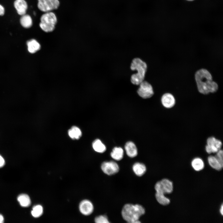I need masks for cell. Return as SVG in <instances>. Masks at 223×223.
Segmentation results:
<instances>
[{"label": "cell", "instance_id": "20", "mask_svg": "<svg viewBox=\"0 0 223 223\" xmlns=\"http://www.w3.org/2000/svg\"><path fill=\"white\" fill-rule=\"evenodd\" d=\"M124 151L120 147H115L111 153V157L116 160H120L123 156Z\"/></svg>", "mask_w": 223, "mask_h": 223}, {"label": "cell", "instance_id": "5", "mask_svg": "<svg viewBox=\"0 0 223 223\" xmlns=\"http://www.w3.org/2000/svg\"><path fill=\"white\" fill-rule=\"evenodd\" d=\"M222 143L219 139L213 136L208 137L205 146L206 152L209 154L216 153L221 149Z\"/></svg>", "mask_w": 223, "mask_h": 223}, {"label": "cell", "instance_id": "7", "mask_svg": "<svg viewBox=\"0 0 223 223\" xmlns=\"http://www.w3.org/2000/svg\"><path fill=\"white\" fill-rule=\"evenodd\" d=\"M139 87L137 90L138 94L143 98H147L151 97L154 94V91L151 85L146 81H143L139 85Z\"/></svg>", "mask_w": 223, "mask_h": 223}, {"label": "cell", "instance_id": "21", "mask_svg": "<svg viewBox=\"0 0 223 223\" xmlns=\"http://www.w3.org/2000/svg\"><path fill=\"white\" fill-rule=\"evenodd\" d=\"M92 145L94 150L97 152L102 153L106 150L105 146L99 139H95L93 142Z\"/></svg>", "mask_w": 223, "mask_h": 223}, {"label": "cell", "instance_id": "11", "mask_svg": "<svg viewBox=\"0 0 223 223\" xmlns=\"http://www.w3.org/2000/svg\"><path fill=\"white\" fill-rule=\"evenodd\" d=\"M79 208L82 214L85 215H89L93 211L94 207L92 203L90 201L84 200L80 203Z\"/></svg>", "mask_w": 223, "mask_h": 223}, {"label": "cell", "instance_id": "25", "mask_svg": "<svg viewBox=\"0 0 223 223\" xmlns=\"http://www.w3.org/2000/svg\"><path fill=\"white\" fill-rule=\"evenodd\" d=\"M94 220L96 223H110L107 216L104 215H101L97 216L95 218Z\"/></svg>", "mask_w": 223, "mask_h": 223}, {"label": "cell", "instance_id": "27", "mask_svg": "<svg viewBox=\"0 0 223 223\" xmlns=\"http://www.w3.org/2000/svg\"><path fill=\"white\" fill-rule=\"evenodd\" d=\"M5 12V9L3 6L0 4V16H3Z\"/></svg>", "mask_w": 223, "mask_h": 223}, {"label": "cell", "instance_id": "19", "mask_svg": "<svg viewBox=\"0 0 223 223\" xmlns=\"http://www.w3.org/2000/svg\"><path fill=\"white\" fill-rule=\"evenodd\" d=\"M191 165L193 169L197 171L202 170L204 166L203 160L199 157L194 158L191 161Z\"/></svg>", "mask_w": 223, "mask_h": 223}, {"label": "cell", "instance_id": "28", "mask_svg": "<svg viewBox=\"0 0 223 223\" xmlns=\"http://www.w3.org/2000/svg\"><path fill=\"white\" fill-rule=\"evenodd\" d=\"M5 161L3 157L0 155V168L2 167L5 164Z\"/></svg>", "mask_w": 223, "mask_h": 223}, {"label": "cell", "instance_id": "8", "mask_svg": "<svg viewBox=\"0 0 223 223\" xmlns=\"http://www.w3.org/2000/svg\"><path fill=\"white\" fill-rule=\"evenodd\" d=\"M101 168L105 173L109 175L117 173L119 169L118 164L113 161L103 162L101 164Z\"/></svg>", "mask_w": 223, "mask_h": 223}, {"label": "cell", "instance_id": "4", "mask_svg": "<svg viewBox=\"0 0 223 223\" xmlns=\"http://www.w3.org/2000/svg\"><path fill=\"white\" fill-rule=\"evenodd\" d=\"M57 23V17L54 13L51 11L45 12L40 18L39 26L44 31L50 32L54 30Z\"/></svg>", "mask_w": 223, "mask_h": 223}, {"label": "cell", "instance_id": "30", "mask_svg": "<svg viewBox=\"0 0 223 223\" xmlns=\"http://www.w3.org/2000/svg\"><path fill=\"white\" fill-rule=\"evenodd\" d=\"M4 219L3 216L0 214V223H3L4 222Z\"/></svg>", "mask_w": 223, "mask_h": 223}, {"label": "cell", "instance_id": "13", "mask_svg": "<svg viewBox=\"0 0 223 223\" xmlns=\"http://www.w3.org/2000/svg\"><path fill=\"white\" fill-rule=\"evenodd\" d=\"M125 148L126 153L129 157L133 158L137 155V148L133 142L131 141L128 142L125 144Z\"/></svg>", "mask_w": 223, "mask_h": 223}, {"label": "cell", "instance_id": "24", "mask_svg": "<svg viewBox=\"0 0 223 223\" xmlns=\"http://www.w3.org/2000/svg\"><path fill=\"white\" fill-rule=\"evenodd\" d=\"M43 209L42 206L40 205L34 206L31 211L32 215L35 217H38L42 214Z\"/></svg>", "mask_w": 223, "mask_h": 223}, {"label": "cell", "instance_id": "22", "mask_svg": "<svg viewBox=\"0 0 223 223\" xmlns=\"http://www.w3.org/2000/svg\"><path fill=\"white\" fill-rule=\"evenodd\" d=\"M17 200L20 205L23 207H28L31 204L29 196L26 194H21L18 196Z\"/></svg>", "mask_w": 223, "mask_h": 223}, {"label": "cell", "instance_id": "29", "mask_svg": "<svg viewBox=\"0 0 223 223\" xmlns=\"http://www.w3.org/2000/svg\"><path fill=\"white\" fill-rule=\"evenodd\" d=\"M220 212L222 216L223 215V204H221L220 209Z\"/></svg>", "mask_w": 223, "mask_h": 223}, {"label": "cell", "instance_id": "2", "mask_svg": "<svg viewBox=\"0 0 223 223\" xmlns=\"http://www.w3.org/2000/svg\"><path fill=\"white\" fill-rule=\"evenodd\" d=\"M145 213L144 208L138 204H126L123 207L121 212L123 219L129 223H140L139 219Z\"/></svg>", "mask_w": 223, "mask_h": 223}, {"label": "cell", "instance_id": "12", "mask_svg": "<svg viewBox=\"0 0 223 223\" xmlns=\"http://www.w3.org/2000/svg\"><path fill=\"white\" fill-rule=\"evenodd\" d=\"M14 6L19 15L21 16L26 14L28 5L25 0H15Z\"/></svg>", "mask_w": 223, "mask_h": 223}, {"label": "cell", "instance_id": "14", "mask_svg": "<svg viewBox=\"0 0 223 223\" xmlns=\"http://www.w3.org/2000/svg\"><path fill=\"white\" fill-rule=\"evenodd\" d=\"M28 50L29 53L34 54L40 50L41 45L40 43L35 39H31L27 42Z\"/></svg>", "mask_w": 223, "mask_h": 223}, {"label": "cell", "instance_id": "10", "mask_svg": "<svg viewBox=\"0 0 223 223\" xmlns=\"http://www.w3.org/2000/svg\"><path fill=\"white\" fill-rule=\"evenodd\" d=\"M156 183L164 195L170 194L173 190V183L168 179H163Z\"/></svg>", "mask_w": 223, "mask_h": 223}, {"label": "cell", "instance_id": "18", "mask_svg": "<svg viewBox=\"0 0 223 223\" xmlns=\"http://www.w3.org/2000/svg\"><path fill=\"white\" fill-rule=\"evenodd\" d=\"M208 160L209 165L213 169L220 171L222 168L223 166L220 164L215 156H209Z\"/></svg>", "mask_w": 223, "mask_h": 223}, {"label": "cell", "instance_id": "17", "mask_svg": "<svg viewBox=\"0 0 223 223\" xmlns=\"http://www.w3.org/2000/svg\"><path fill=\"white\" fill-rule=\"evenodd\" d=\"M69 137L73 139H78L82 135L81 129L76 126H73L68 131Z\"/></svg>", "mask_w": 223, "mask_h": 223}, {"label": "cell", "instance_id": "26", "mask_svg": "<svg viewBox=\"0 0 223 223\" xmlns=\"http://www.w3.org/2000/svg\"><path fill=\"white\" fill-rule=\"evenodd\" d=\"M215 156L220 164L223 166V151L220 149L216 153Z\"/></svg>", "mask_w": 223, "mask_h": 223}, {"label": "cell", "instance_id": "1", "mask_svg": "<svg viewBox=\"0 0 223 223\" xmlns=\"http://www.w3.org/2000/svg\"><path fill=\"white\" fill-rule=\"evenodd\" d=\"M195 78L198 90L200 93L208 94L217 90V84L212 81V75L207 70L201 69L197 71Z\"/></svg>", "mask_w": 223, "mask_h": 223}, {"label": "cell", "instance_id": "16", "mask_svg": "<svg viewBox=\"0 0 223 223\" xmlns=\"http://www.w3.org/2000/svg\"><path fill=\"white\" fill-rule=\"evenodd\" d=\"M133 170L136 175L138 176L143 175L146 171V167L143 164L139 162L135 163L133 165Z\"/></svg>", "mask_w": 223, "mask_h": 223}, {"label": "cell", "instance_id": "9", "mask_svg": "<svg viewBox=\"0 0 223 223\" xmlns=\"http://www.w3.org/2000/svg\"><path fill=\"white\" fill-rule=\"evenodd\" d=\"M161 102L163 106L167 109H170L175 106L176 100L172 94L166 93L162 96L161 98Z\"/></svg>", "mask_w": 223, "mask_h": 223}, {"label": "cell", "instance_id": "23", "mask_svg": "<svg viewBox=\"0 0 223 223\" xmlns=\"http://www.w3.org/2000/svg\"><path fill=\"white\" fill-rule=\"evenodd\" d=\"M155 196L158 202L161 205H166L170 203L169 199L166 197L163 193L156 192Z\"/></svg>", "mask_w": 223, "mask_h": 223}, {"label": "cell", "instance_id": "3", "mask_svg": "<svg viewBox=\"0 0 223 223\" xmlns=\"http://www.w3.org/2000/svg\"><path fill=\"white\" fill-rule=\"evenodd\" d=\"M147 68L146 63L141 59L135 58L133 59L130 68L133 71L137 70V72L131 76V81L132 83L138 85L144 81Z\"/></svg>", "mask_w": 223, "mask_h": 223}, {"label": "cell", "instance_id": "6", "mask_svg": "<svg viewBox=\"0 0 223 223\" xmlns=\"http://www.w3.org/2000/svg\"><path fill=\"white\" fill-rule=\"evenodd\" d=\"M59 5V0H38L37 6L38 8L44 12L56 9Z\"/></svg>", "mask_w": 223, "mask_h": 223}, {"label": "cell", "instance_id": "15", "mask_svg": "<svg viewBox=\"0 0 223 223\" xmlns=\"http://www.w3.org/2000/svg\"><path fill=\"white\" fill-rule=\"evenodd\" d=\"M20 23L23 27L26 28H29L33 25L32 19L30 15L26 14L21 16Z\"/></svg>", "mask_w": 223, "mask_h": 223}, {"label": "cell", "instance_id": "31", "mask_svg": "<svg viewBox=\"0 0 223 223\" xmlns=\"http://www.w3.org/2000/svg\"><path fill=\"white\" fill-rule=\"evenodd\" d=\"M185 1L188 2H193L195 1L196 0H184Z\"/></svg>", "mask_w": 223, "mask_h": 223}]
</instances>
